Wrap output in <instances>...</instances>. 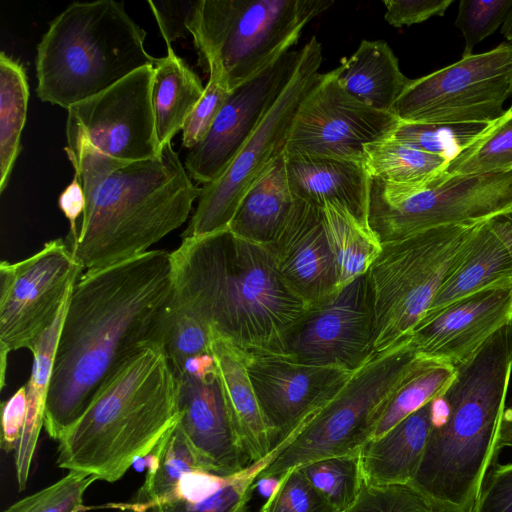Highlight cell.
Returning a JSON list of instances; mask_svg holds the SVG:
<instances>
[{
	"label": "cell",
	"mask_w": 512,
	"mask_h": 512,
	"mask_svg": "<svg viewBox=\"0 0 512 512\" xmlns=\"http://www.w3.org/2000/svg\"><path fill=\"white\" fill-rule=\"evenodd\" d=\"M374 299L368 271L307 309L286 339V351L306 364L355 372L376 353Z\"/></svg>",
	"instance_id": "obj_16"
},
{
	"label": "cell",
	"mask_w": 512,
	"mask_h": 512,
	"mask_svg": "<svg viewBox=\"0 0 512 512\" xmlns=\"http://www.w3.org/2000/svg\"><path fill=\"white\" fill-rule=\"evenodd\" d=\"M176 377L177 423L202 468L229 476L249 466L217 369L203 377Z\"/></svg>",
	"instance_id": "obj_20"
},
{
	"label": "cell",
	"mask_w": 512,
	"mask_h": 512,
	"mask_svg": "<svg viewBox=\"0 0 512 512\" xmlns=\"http://www.w3.org/2000/svg\"><path fill=\"white\" fill-rule=\"evenodd\" d=\"M453 0H385V20L394 27L410 26L443 16Z\"/></svg>",
	"instance_id": "obj_46"
},
{
	"label": "cell",
	"mask_w": 512,
	"mask_h": 512,
	"mask_svg": "<svg viewBox=\"0 0 512 512\" xmlns=\"http://www.w3.org/2000/svg\"><path fill=\"white\" fill-rule=\"evenodd\" d=\"M173 294L171 253L165 250L80 276L62 321L48 390L44 427L52 439H60L126 362L161 347Z\"/></svg>",
	"instance_id": "obj_1"
},
{
	"label": "cell",
	"mask_w": 512,
	"mask_h": 512,
	"mask_svg": "<svg viewBox=\"0 0 512 512\" xmlns=\"http://www.w3.org/2000/svg\"><path fill=\"white\" fill-rule=\"evenodd\" d=\"M473 512H512V462L491 467Z\"/></svg>",
	"instance_id": "obj_45"
},
{
	"label": "cell",
	"mask_w": 512,
	"mask_h": 512,
	"mask_svg": "<svg viewBox=\"0 0 512 512\" xmlns=\"http://www.w3.org/2000/svg\"><path fill=\"white\" fill-rule=\"evenodd\" d=\"M512 209V169L454 175L425 188L371 178L368 225L381 244L432 228L475 225Z\"/></svg>",
	"instance_id": "obj_10"
},
{
	"label": "cell",
	"mask_w": 512,
	"mask_h": 512,
	"mask_svg": "<svg viewBox=\"0 0 512 512\" xmlns=\"http://www.w3.org/2000/svg\"><path fill=\"white\" fill-rule=\"evenodd\" d=\"M29 85L23 65L0 54V192L6 188L20 151L26 122Z\"/></svg>",
	"instance_id": "obj_34"
},
{
	"label": "cell",
	"mask_w": 512,
	"mask_h": 512,
	"mask_svg": "<svg viewBox=\"0 0 512 512\" xmlns=\"http://www.w3.org/2000/svg\"><path fill=\"white\" fill-rule=\"evenodd\" d=\"M279 482L280 479L276 477H260L256 480L255 488L261 496L268 499L278 487Z\"/></svg>",
	"instance_id": "obj_52"
},
{
	"label": "cell",
	"mask_w": 512,
	"mask_h": 512,
	"mask_svg": "<svg viewBox=\"0 0 512 512\" xmlns=\"http://www.w3.org/2000/svg\"><path fill=\"white\" fill-rule=\"evenodd\" d=\"M267 247L284 280L308 308L338 291L336 266L322 208L295 198L285 225Z\"/></svg>",
	"instance_id": "obj_21"
},
{
	"label": "cell",
	"mask_w": 512,
	"mask_h": 512,
	"mask_svg": "<svg viewBox=\"0 0 512 512\" xmlns=\"http://www.w3.org/2000/svg\"><path fill=\"white\" fill-rule=\"evenodd\" d=\"M83 266L58 238L18 262L0 263V373L4 387L7 356L32 351L69 298Z\"/></svg>",
	"instance_id": "obj_13"
},
{
	"label": "cell",
	"mask_w": 512,
	"mask_h": 512,
	"mask_svg": "<svg viewBox=\"0 0 512 512\" xmlns=\"http://www.w3.org/2000/svg\"><path fill=\"white\" fill-rule=\"evenodd\" d=\"M67 156L86 201L70 248L86 271L149 251L188 219L201 193L171 143L158 156L131 163L85 147Z\"/></svg>",
	"instance_id": "obj_3"
},
{
	"label": "cell",
	"mask_w": 512,
	"mask_h": 512,
	"mask_svg": "<svg viewBox=\"0 0 512 512\" xmlns=\"http://www.w3.org/2000/svg\"><path fill=\"white\" fill-rule=\"evenodd\" d=\"M512 9V0H461L455 26L465 40L462 57L503 25Z\"/></svg>",
	"instance_id": "obj_41"
},
{
	"label": "cell",
	"mask_w": 512,
	"mask_h": 512,
	"mask_svg": "<svg viewBox=\"0 0 512 512\" xmlns=\"http://www.w3.org/2000/svg\"><path fill=\"white\" fill-rule=\"evenodd\" d=\"M294 202L283 153L247 191L228 229L243 239L269 246L285 225Z\"/></svg>",
	"instance_id": "obj_27"
},
{
	"label": "cell",
	"mask_w": 512,
	"mask_h": 512,
	"mask_svg": "<svg viewBox=\"0 0 512 512\" xmlns=\"http://www.w3.org/2000/svg\"><path fill=\"white\" fill-rule=\"evenodd\" d=\"M475 225L436 227L382 244L368 270L374 299L375 353L409 340L463 254Z\"/></svg>",
	"instance_id": "obj_8"
},
{
	"label": "cell",
	"mask_w": 512,
	"mask_h": 512,
	"mask_svg": "<svg viewBox=\"0 0 512 512\" xmlns=\"http://www.w3.org/2000/svg\"><path fill=\"white\" fill-rule=\"evenodd\" d=\"M166 45V56L157 58L154 65L152 83L156 134L162 148L182 131L205 90L196 72L170 43Z\"/></svg>",
	"instance_id": "obj_29"
},
{
	"label": "cell",
	"mask_w": 512,
	"mask_h": 512,
	"mask_svg": "<svg viewBox=\"0 0 512 512\" xmlns=\"http://www.w3.org/2000/svg\"><path fill=\"white\" fill-rule=\"evenodd\" d=\"M417 357L409 340L376 353L304 424L257 478L280 479L288 470L317 460L360 454L373 439L387 400Z\"/></svg>",
	"instance_id": "obj_9"
},
{
	"label": "cell",
	"mask_w": 512,
	"mask_h": 512,
	"mask_svg": "<svg viewBox=\"0 0 512 512\" xmlns=\"http://www.w3.org/2000/svg\"><path fill=\"white\" fill-rule=\"evenodd\" d=\"M286 164L295 198L320 208L337 204L368 225L371 178L363 162L286 155Z\"/></svg>",
	"instance_id": "obj_22"
},
{
	"label": "cell",
	"mask_w": 512,
	"mask_h": 512,
	"mask_svg": "<svg viewBox=\"0 0 512 512\" xmlns=\"http://www.w3.org/2000/svg\"><path fill=\"white\" fill-rule=\"evenodd\" d=\"M208 73L203 96L182 129V146L189 150L206 136L230 92L215 69Z\"/></svg>",
	"instance_id": "obj_44"
},
{
	"label": "cell",
	"mask_w": 512,
	"mask_h": 512,
	"mask_svg": "<svg viewBox=\"0 0 512 512\" xmlns=\"http://www.w3.org/2000/svg\"><path fill=\"white\" fill-rule=\"evenodd\" d=\"M154 66L140 68L105 91L67 109L66 154L85 147L131 163L158 156L152 106Z\"/></svg>",
	"instance_id": "obj_14"
},
{
	"label": "cell",
	"mask_w": 512,
	"mask_h": 512,
	"mask_svg": "<svg viewBox=\"0 0 512 512\" xmlns=\"http://www.w3.org/2000/svg\"><path fill=\"white\" fill-rule=\"evenodd\" d=\"M275 458L273 452L242 471L219 476L204 470L185 474L161 512H247L258 475Z\"/></svg>",
	"instance_id": "obj_28"
},
{
	"label": "cell",
	"mask_w": 512,
	"mask_h": 512,
	"mask_svg": "<svg viewBox=\"0 0 512 512\" xmlns=\"http://www.w3.org/2000/svg\"><path fill=\"white\" fill-rule=\"evenodd\" d=\"M503 36L512 44V9L501 27Z\"/></svg>",
	"instance_id": "obj_53"
},
{
	"label": "cell",
	"mask_w": 512,
	"mask_h": 512,
	"mask_svg": "<svg viewBox=\"0 0 512 512\" xmlns=\"http://www.w3.org/2000/svg\"><path fill=\"white\" fill-rule=\"evenodd\" d=\"M512 96V95H511ZM512 105V104H511Z\"/></svg>",
	"instance_id": "obj_55"
},
{
	"label": "cell",
	"mask_w": 512,
	"mask_h": 512,
	"mask_svg": "<svg viewBox=\"0 0 512 512\" xmlns=\"http://www.w3.org/2000/svg\"><path fill=\"white\" fill-rule=\"evenodd\" d=\"M333 5L329 0H198L185 26L207 69L229 91L252 79L298 41L303 28Z\"/></svg>",
	"instance_id": "obj_7"
},
{
	"label": "cell",
	"mask_w": 512,
	"mask_h": 512,
	"mask_svg": "<svg viewBox=\"0 0 512 512\" xmlns=\"http://www.w3.org/2000/svg\"><path fill=\"white\" fill-rule=\"evenodd\" d=\"M179 380L160 346L126 362L58 440L56 464L115 482L178 422Z\"/></svg>",
	"instance_id": "obj_5"
},
{
	"label": "cell",
	"mask_w": 512,
	"mask_h": 512,
	"mask_svg": "<svg viewBox=\"0 0 512 512\" xmlns=\"http://www.w3.org/2000/svg\"><path fill=\"white\" fill-rule=\"evenodd\" d=\"M346 512H440L409 484L366 485Z\"/></svg>",
	"instance_id": "obj_43"
},
{
	"label": "cell",
	"mask_w": 512,
	"mask_h": 512,
	"mask_svg": "<svg viewBox=\"0 0 512 512\" xmlns=\"http://www.w3.org/2000/svg\"><path fill=\"white\" fill-rule=\"evenodd\" d=\"M512 373V322L456 367L434 399L433 425L410 482L440 512H473L496 463V441Z\"/></svg>",
	"instance_id": "obj_4"
},
{
	"label": "cell",
	"mask_w": 512,
	"mask_h": 512,
	"mask_svg": "<svg viewBox=\"0 0 512 512\" xmlns=\"http://www.w3.org/2000/svg\"><path fill=\"white\" fill-rule=\"evenodd\" d=\"M300 467L338 512H346L357 501L364 484L360 454L324 458Z\"/></svg>",
	"instance_id": "obj_38"
},
{
	"label": "cell",
	"mask_w": 512,
	"mask_h": 512,
	"mask_svg": "<svg viewBox=\"0 0 512 512\" xmlns=\"http://www.w3.org/2000/svg\"><path fill=\"white\" fill-rule=\"evenodd\" d=\"M491 123L400 122L392 137L452 161L477 141Z\"/></svg>",
	"instance_id": "obj_39"
},
{
	"label": "cell",
	"mask_w": 512,
	"mask_h": 512,
	"mask_svg": "<svg viewBox=\"0 0 512 512\" xmlns=\"http://www.w3.org/2000/svg\"><path fill=\"white\" fill-rule=\"evenodd\" d=\"M211 342L208 326L173 294L163 321L161 348L175 375L187 359L211 353Z\"/></svg>",
	"instance_id": "obj_37"
},
{
	"label": "cell",
	"mask_w": 512,
	"mask_h": 512,
	"mask_svg": "<svg viewBox=\"0 0 512 512\" xmlns=\"http://www.w3.org/2000/svg\"><path fill=\"white\" fill-rule=\"evenodd\" d=\"M486 221L504 243L512 258V209L499 213Z\"/></svg>",
	"instance_id": "obj_49"
},
{
	"label": "cell",
	"mask_w": 512,
	"mask_h": 512,
	"mask_svg": "<svg viewBox=\"0 0 512 512\" xmlns=\"http://www.w3.org/2000/svg\"><path fill=\"white\" fill-rule=\"evenodd\" d=\"M334 71L345 92L383 112L392 111L412 80L401 72L396 55L381 40L361 41L357 50Z\"/></svg>",
	"instance_id": "obj_26"
},
{
	"label": "cell",
	"mask_w": 512,
	"mask_h": 512,
	"mask_svg": "<svg viewBox=\"0 0 512 512\" xmlns=\"http://www.w3.org/2000/svg\"><path fill=\"white\" fill-rule=\"evenodd\" d=\"M211 353L246 458L249 464L262 461L270 455L274 441L248 375L247 354L215 336Z\"/></svg>",
	"instance_id": "obj_24"
},
{
	"label": "cell",
	"mask_w": 512,
	"mask_h": 512,
	"mask_svg": "<svg viewBox=\"0 0 512 512\" xmlns=\"http://www.w3.org/2000/svg\"><path fill=\"white\" fill-rule=\"evenodd\" d=\"M145 39L123 2H73L50 22L37 46V96L68 109L154 66L157 58L147 52Z\"/></svg>",
	"instance_id": "obj_6"
},
{
	"label": "cell",
	"mask_w": 512,
	"mask_h": 512,
	"mask_svg": "<svg viewBox=\"0 0 512 512\" xmlns=\"http://www.w3.org/2000/svg\"><path fill=\"white\" fill-rule=\"evenodd\" d=\"M26 412V386H22L2 403L0 447L4 452L16 451L23 433Z\"/></svg>",
	"instance_id": "obj_47"
},
{
	"label": "cell",
	"mask_w": 512,
	"mask_h": 512,
	"mask_svg": "<svg viewBox=\"0 0 512 512\" xmlns=\"http://www.w3.org/2000/svg\"><path fill=\"white\" fill-rule=\"evenodd\" d=\"M265 512H338L312 486L301 467L288 470L262 506Z\"/></svg>",
	"instance_id": "obj_42"
},
{
	"label": "cell",
	"mask_w": 512,
	"mask_h": 512,
	"mask_svg": "<svg viewBox=\"0 0 512 512\" xmlns=\"http://www.w3.org/2000/svg\"><path fill=\"white\" fill-rule=\"evenodd\" d=\"M364 165L370 178L425 188L444 178L448 161L391 136L365 146Z\"/></svg>",
	"instance_id": "obj_31"
},
{
	"label": "cell",
	"mask_w": 512,
	"mask_h": 512,
	"mask_svg": "<svg viewBox=\"0 0 512 512\" xmlns=\"http://www.w3.org/2000/svg\"><path fill=\"white\" fill-rule=\"evenodd\" d=\"M511 322L512 280H505L423 317L409 341L419 356L456 368Z\"/></svg>",
	"instance_id": "obj_19"
},
{
	"label": "cell",
	"mask_w": 512,
	"mask_h": 512,
	"mask_svg": "<svg viewBox=\"0 0 512 512\" xmlns=\"http://www.w3.org/2000/svg\"><path fill=\"white\" fill-rule=\"evenodd\" d=\"M456 368L441 361L418 357L387 400L373 438L439 397L451 384Z\"/></svg>",
	"instance_id": "obj_33"
},
{
	"label": "cell",
	"mask_w": 512,
	"mask_h": 512,
	"mask_svg": "<svg viewBox=\"0 0 512 512\" xmlns=\"http://www.w3.org/2000/svg\"><path fill=\"white\" fill-rule=\"evenodd\" d=\"M434 416V400L404 418L360 452L366 485L410 484L421 462Z\"/></svg>",
	"instance_id": "obj_23"
},
{
	"label": "cell",
	"mask_w": 512,
	"mask_h": 512,
	"mask_svg": "<svg viewBox=\"0 0 512 512\" xmlns=\"http://www.w3.org/2000/svg\"><path fill=\"white\" fill-rule=\"evenodd\" d=\"M108 506L116 509L117 512H161L158 503L146 501L137 493L130 502L113 503Z\"/></svg>",
	"instance_id": "obj_50"
},
{
	"label": "cell",
	"mask_w": 512,
	"mask_h": 512,
	"mask_svg": "<svg viewBox=\"0 0 512 512\" xmlns=\"http://www.w3.org/2000/svg\"><path fill=\"white\" fill-rule=\"evenodd\" d=\"M302 49V59L294 76L256 130L222 174L201 187L182 239L227 229L250 187L285 153L295 115L321 75L320 42L313 36Z\"/></svg>",
	"instance_id": "obj_11"
},
{
	"label": "cell",
	"mask_w": 512,
	"mask_h": 512,
	"mask_svg": "<svg viewBox=\"0 0 512 512\" xmlns=\"http://www.w3.org/2000/svg\"><path fill=\"white\" fill-rule=\"evenodd\" d=\"M68 300L69 298L53 324L31 351L33 354L32 369L25 385L26 419L21 439L15 451L16 478L20 491L26 487L40 430L44 426L54 356Z\"/></svg>",
	"instance_id": "obj_30"
},
{
	"label": "cell",
	"mask_w": 512,
	"mask_h": 512,
	"mask_svg": "<svg viewBox=\"0 0 512 512\" xmlns=\"http://www.w3.org/2000/svg\"><path fill=\"white\" fill-rule=\"evenodd\" d=\"M97 476L80 471H69L52 485L22 498L3 512H83L86 490Z\"/></svg>",
	"instance_id": "obj_40"
},
{
	"label": "cell",
	"mask_w": 512,
	"mask_h": 512,
	"mask_svg": "<svg viewBox=\"0 0 512 512\" xmlns=\"http://www.w3.org/2000/svg\"><path fill=\"white\" fill-rule=\"evenodd\" d=\"M512 95V44L412 79L392 108L407 123H491Z\"/></svg>",
	"instance_id": "obj_12"
},
{
	"label": "cell",
	"mask_w": 512,
	"mask_h": 512,
	"mask_svg": "<svg viewBox=\"0 0 512 512\" xmlns=\"http://www.w3.org/2000/svg\"><path fill=\"white\" fill-rule=\"evenodd\" d=\"M400 120L359 102L339 85L335 71L320 75L302 101L285 154L363 162L365 146L389 138Z\"/></svg>",
	"instance_id": "obj_15"
},
{
	"label": "cell",
	"mask_w": 512,
	"mask_h": 512,
	"mask_svg": "<svg viewBox=\"0 0 512 512\" xmlns=\"http://www.w3.org/2000/svg\"><path fill=\"white\" fill-rule=\"evenodd\" d=\"M174 297L247 355L287 354L308 306L282 277L267 246L228 228L182 239L171 252Z\"/></svg>",
	"instance_id": "obj_2"
},
{
	"label": "cell",
	"mask_w": 512,
	"mask_h": 512,
	"mask_svg": "<svg viewBox=\"0 0 512 512\" xmlns=\"http://www.w3.org/2000/svg\"><path fill=\"white\" fill-rule=\"evenodd\" d=\"M151 453L153 457L144 483L136 492L149 502L167 500L185 474L204 470L178 423L167 431Z\"/></svg>",
	"instance_id": "obj_35"
},
{
	"label": "cell",
	"mask_w": 512,
	"mask_h": 512,
	"mask_svg": "<svg viewBox=\"0 0 512 512\" xmlns=\"http://www.w3.org/2000/svg\"><path fill=\"white\" fill-rule=\"evenodd\" d=\"M85 194L78 176L74 173L70 184L59 196L58 205L64 216L68 219L70 230L68 244L71 247L77 240L78 231L76 227L77 218L83 214L85 209Z\"/></svg>",
	"instance_id": "obj_48"
},
{
	"label": "cell",
	"mask_w": 512,
	"mask_h": 512,
	"mask_svg": "<svg viewBox=\"0 0 512 512\" xmlns=\"http://www.w3.org/2000/svg\"><path fill=\"white\" fill-rule=\"evenodd\" d=\"M512 169V105L472 145L450 161L445 178Z\"/></svg>",
	"instance_id": "obj_36"
},
{
	"label": "cell",
	"mask_w": 512,
	"mask_h": 512,
	"mask_svg": "<svg viewBox=\"0 0 512 512\" xmlns=\"http://www.w3.org/2000/svg\"><path fill=\"white\" fill-rule=\"evenodd\" d=\"M257 512H265V511L261 508V509H260L259 511H257Z\"/></svg>",
	"instance_id": "obj_54"
},
{
	"label": "cell",
	"mask_w": 512,
	"mask_h": 512,
	"mask_svg": "<svg viewBox=\"0 0 512 512\" xmlns=\"http://www.w3.org/2000/svg\"><path fill=\"white\" fill-rule=\"evenodd\" d=\"M247 371L277 455L354 372L299 362L288 354H251Z\"/></svg>",
	"instance_id": "obj_17"
},
{
	"label": "cell",
	"mask_w": 512,
	"mask_h": 512,
	"mask_svg": "<svg viewBox=\"0 0 512 512\" xmlns=\"http://www.w3.org/2000/svg\"><path fill=\"white\" fill-rule=\"evenodd\" d=\"M510 441H512V400L510 404L505 407L501 419L495 447L496 454L498 455L500 450L503 449L505 445Z\"/></svg>",
	"instance_id": "obj_51"
},
{
	"label": "cell",
	"mask_w": 512,
	"mask_h": 512,
	"mask_svg": "<svg viewBox=\"0 0 512 512\" xmlns=\"http://www.w3.org/2000/svg\"><path fill=\"white\" fill-rule=\"evenodd\" d=\"M302 55V48L287 52L229 92L206 136L185 157V169L194 181L205 185L222 174L288 85Z\"/></svg>",
	"instance_id": "obj_18"
},
{
	"label": "cell",
	"mask_w": 512,
	"mask_h": 512,
	"mask_svg": "<svg viewBox=\"0 0 512 512\" xmlns=\"http://www.w3.org/2000/svg\"><path fill=\"white\" fill-rule=\"evenodd\" d=\"M322 211L341 288L369 270L382 244L368 225L359 222L343 207L326 203Z\"/></svg>",
	"instance_id": "obj_32"
},
{
	"label": "cell",
	"mask_w": 512,
	"mask_h": 512,
	"mask_svg": "<svg viewBox=\"0 0 512 512\" xmlns=\"http://www.w3.org/2000/svg\"><path fill=\"white\" fill-rule=\"evenodd\" d=\"M505 280H512L510 253L487 221L480 222L474 226L463 254L438 289L423 317Z\"/></svg>",
	"instance_id": "obj_25"
}]
</instances>
